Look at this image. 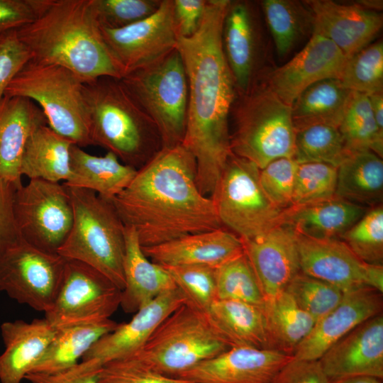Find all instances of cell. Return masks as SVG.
Here are the masks:
<instances>
[{"instance_id": "cell-1", "label": "cell", "mask_w": 383, "mask_h": 383, "mask_svg": "<svg viewBox=\"0 0 383 383\" xmlns=\"http://www.w3.org/2000/svg\"><path fill=\"white\" fill-rule=\"evenodd\" d=\"M228 0H207L196 32L178 38L176 48L189 87L187 125L182 145L196 162V182L211 197L232 154L230 113L238 92L222 46Z\"/></svg>"}, {"instance_id": "cell-2", "label": "cell", "mask_w": 383, "mask_h": 383, "mask_svg": "<svg viewBox=\"0 0 383 383\" xmlns=\"http://www.w3.org/2000/svg\"><path fill=\"white\" fill-rule=\"evenodd\" d=\"M141 247L221 228L215 204L196 182V162L182 145L161 148L111 200Z\"/></svg>"}, {"instance_id": "cell-3", "label": "cell", "mask_w": 383, "mask_h": 383, "mask_svg": "<svg viewBox=\"0 0 383 383\" xmlns=\"http://www.w3.org/2000/svg\"><path fill=\"white\" fill-rule=\"evenodd\" d=\"M16 32L32 60L66 68L84 82L125 74L104 40L90 0H50Z\"/></svg>"}, {"instance_id": "cell-4", "label": "cell", "mask_w": 383, "mask_h": 383, "mask_svg": "<svg viewBox=\"0 0 383 383\" xmlns=\"http://www.w3.org/2000/svg\"><path fill=\"white\" fill-rule=\"evenodd\" d=\"M84 89L94 145L134 168L141 167L162 148L157 127L121 79L99 77L84 82Z\"/></svg>"}, {"instance_id": "cell-5", "label": "cell", "mask_w": 383, "mask_h": 383, "mask_svg": "<svg viewBox=\"0 0 383 383\" xmlns=\"http://www.w3.org/2000/svg\"><path fill=\"white\" fill-rule=\"evenodd\" d=\"M233 154L260 170L282 157H294L296 132L291 106L282 101L256 75L243 94H237L230 117Z\"/></svg>"}, {"instance_id": "cell-6", "label": "cell", "mask_w": 383, "mask_h": 383, "mask_svg": "<svg viewBox=\"0 0 383 383\" xmlns=\"http://www.w3.org/2000/svg\"><path fill=\"white\" fill-rule=\"evenodd\" d=\"M67 188L72 202L74 220L57 254L89 265L123 291L124 224L111 201L89 190Z\"/></svg>"}, {"instance_id": "cell-7", "label": "cell", "mask_w": 383, "mask_h": 383, "mask_svg": "<svg viewBox=\"0 0 383 383\" xmlns=\"http://www.w3.org/2000/svg\"><path fill=\"white\" fill-rule=\"evenodd\" d=\"M84 82L66 68L30 60L10 83L4 96L33 101L50 128L84 148L94 145Z\"/></svg>"}, {"instance_id": "cell-8", "label": "cell", "mask_w": 383, "mask_h": 383, "mask_svg": "<svg viewBox=\"0 0 383 383\" xmlns=\"http://www.w3.org/2000/svg\"><path fill=\"white\" fill-rule=\"evenodd\" d=\"M208 314L184 304L133 353L156 371L177 377L231 348Z\"/></svg>"}, {"instance_id": "cell-9", "label": "cell", "mask_w": 383, "mask_h": 383, "mask_svg": "<svg viewBox=\"0 0 383 383\" xmlns=\"http://www.w3.org/2000/svg\"><path fill=\"white\" fill-rule=\"evenodd\" d=\"M121 81L157 127L162 148L182 144L189 87L177 49L152 64L126 74Z\"/></svg>"}, {"instance_id": "cell-10", "label": "cell", "mask_w": 383, "mask_h": 383, "mask_svg": "<svg viewBox=\"0 0 383 383\" xmlns=\"http://www.w3.org/2000/svg\"><path fill=\"white\" fill-rule=\"evenodd\" d=\"M260 169L231 154L211 196L221 224L242 240H252L280 224L283 211L274 206L260 182Z\"/></svg>"}, {"instance_id": "cell-11", "label": "cell", "mask_w": 383, "mask_h": 383, "mask_svg": "<svg viewBox=\"0 0 383 383\" xmlns=\"http://www.w3.org/2000/svg\"><path fill=\"white\" fill-rule=\"evenodd\" d=\"M13 214L23 239L45 252L57 254L74 220L68 188L64 183L29 179L16 189Z\"/></svg>"}, {"instance_id": "cell-12", "label": "cell", "mask_w": 383, "mask_h": 383, "mask_svg": "<svg viewBox=\"0 0 383 383\" xmlns=\"http://www.w3.org/2000/svg\"><path fill=\"white\" fill-rule=\"evenodd\" d=\"M65 264L63 257L45 252L19 235L0 252V292L45 313L58 294Z\"/></svg>"}, {"instance_id": "cell-13", "label": "cell", "mask_w": 383, "mask_h": 383, "mask_svg": "<svg viewBox=\"0 0 383 383\" xmlns=\"http://www.w3.org/2000/svg\"><path fill=\"white\" fill-rule=\"evenodd\" d=\"M121 292L89 265L65 258L58 294L45 318L55 328L110 318L120 306Z\"/></svg>"}, {"instance_id": "cell-14", "label": "cell", "mask_w": 383, "mask_h": 383, "mask_svg": "<svg viewBox=\"0 0 383 383\" xmlns=\"http://www.w3.org/2000/svg\"><path fill=\"white\" fill-rule=\"evenodd\" d=\"M100 30L125 74L145 67L176 48L174 0H162L155 12L128 26L118 29L100 26Z\"/></svg>"}, {"instance_id": "cell-15", "label": "cell", "mask_w": 383, "mask_h": 383, "mask_svg": "<svg viewBox=\"0 0 383 383\" xmlns=\"http://www.w3.org/2000/svg\"><path fill=\"white\" fill-rule=\"evenodd\" d=\"M347 57L329 39L312 34L304 48L284 65L257 76L282 101L290 106L307 87L341 76Z\"/></svg>"}, {"instance_id": "cell-16", "label": "cell", "mask_w": 383, "mask_h": 383, "mask_svg": "<svg viewBox=\"0 0 383 383\" xmlns=\"http://www.w3.org/2000/svg\"><path fill=\"white\" fill-rule=\"evenodd\" d=\"M292 357L274 350L233 347L177 377L195 383H272Z\"/></svg>"}, {"instance_id": "cell-17", "label": "cell", "mask_w": 383, "mask_h": 383, "mask_svg": "<svg viewBox=\"0 0 383 383\" xmlns=\"http://www.w3.org/2000/svg\"><path fill=\"white\" fill-rule=\"evenodd\" d=\"M304 2L313 16L312 34L329 39L347 58L370 45L382 27V15L360 3Z\"/></svg>"}, {"instance_id": "cell-18", "label": "cell", "mask_w": 383, "mask_h": 383, "mask_svg": "<svg viewBox=\"0 0 383 383\" xmlns=\"http://www.w3.org/2000/svg\"><path fill=\"white\" fill-rule=\"evenodd\" d=\"M330 382L369 376L383 379V316L362 323L318 360Z\"/></svg>"}, {"instance_id": "cell-19", "label": "cell", "mask_w": 383, "mask_h": 383, "mask_svg": "<svg viewBox=\"0 0 383 383\" xmlns=\"http://www.w3.org/2000/svg\"><path fill=\"white\" fill-rule=\"evenodd\" d=\"M382 294L363 287L343 294L338 305L316 322L293 357L318 360L333 345L367 320L382 313Z\"/></svg>"}, {"instance_id": "cell-20", "label": "cell", "mask_w": 383, "mask_h": 383, "mask_svg": "<svg viewBox=\"0 0 383 383\" xmlns=\"http://www.w3.org/2000/svg\"><path fill=\"white\" fill-rule=\"evenodd\" d=\"M185 303L177 287L160 294L136 311L131 321L118 323L112 331L99 339L82 360L93 359L104 365L136 353L162 321Z\"/></svg>"}, {"instance_id": "cell-21", "label": "cell", "mask_w": 383, "mask_h": 383, "mask_svg": "<svg viewBox=\"0 0 383 383\" xmlns=\"http://www.w3.org/2000/svg\"><path fill=\"white\" fill-rule=\"evenodd\" d=\"M265 298L284 292L300 270L295 232L279 224L252 240H242Z\"/></svg>"}, {"instance_id": "cell-22", "label": "cell", "mask_w": 383, "mask_h": 383, "mask_svg": "<svg viewBox=\"0 0 383 383\" xmlns=\"http://www.w3.org/2000/svg\"><path fill=\"white\" fill-rule=\"evenodd\" d=\"M301 272L331 284L343 293L367 286L369 264L339 239H316L295 233Z\"/></svg>"}, {"instance_id": "cell-23", "label": "cell", "mask_w": 383, "mask_h": 383, "mask_svg": "<svg viewBox=\"0 0 383 383\" xmlns=\"http://www.w3.org/2000/svg\"><path fill=\"white\" fill-rule=\"evenodd\" d=\"M222 46L238 94L247 91L258 73L260 38L251 4L230 1L222 28Z\"/></svg>"}, {"instance_id": "cell-24", "label": "cell", "mask_w": 383, "mask_h": 383, "mask_svg": "<svg viewBox=\"0 0 383 383\" xmlns=\"http://www.w3.org/2000/svg\"><path fill=\"white\" fill-rule=\"evenodd\" d=\"M141 248L148 259L161 266L199 265L215 269L244 252L240 238L222 228Z\"/></svg>"}, {"instance_id": "cell-25", "label": "cell", "mask_w": 383, "mask_h": 383, "mask_svg": "<svg viewBox=\"0 0 383 383\" xmlns=\"http://www.w3.org/2000/svg\"><path fill=\"white\" fill-rule=\"evenodd\" d=\"M44 124L46 118L33 101L18 96L0 101V179L16 187L22 184L20 167L26 144Z\"/></svg>"}, {"instance_id": "cell-26", "label": "cell", "mask_w": 383, "mask_h": 383, "mask_svg": "<svg viewBox=\"0 0 383 383\" xmlns=\"http://www.w3.org/2000/svg\"><path fill=\"white\" fill-rule=\"evenodd\" d=\"M0 330L5 346L0 355V383H21L45 353L57 329L43 318L6 321Z\"/></svg>"}, {"instance_id": "cell-27", "label": "cell", "mask_w": 383, "mask_h": 383, "mask_svg": "<svg viewBox=\"0 0 383 383\" xmlns=\"http://www.w3.org/2000/svg\"><path fill=\"white\" fill-rule=\"evenodd\" d=\"M124 289L120 306L135 313L160 294L177 287L169 272L144 254L133 228L125 226Z\"/></svg>"}, {"instance_id": "cell-28", "label": "cell", "mask_w": 383, "mask_h": 383, "mask_svg": "<svg viewBox=\"0 0 383 383\" xmlns=\"http://www.w3.org/2000/svg\"><path fill=\"white\" fill-rule=\"evenodd\" d=\"M366 207L337 196L309 204L290 206L282 213L280 224L316 239H340L367 212Z\"/></svg>"}, {"instance_id": "cell-29", "label": "cell", "mask_w": 383, "mask_h": 383, "mask_svg": "<svg viewBox=\"0 0 383 383\" xmlns=\"http://www.w3.org/2000/svg\"><path fill=\"white\" fill-rule=\"evenodd\" d=\"M136 172L137 169L121 162L113 152L96 156L73 144L70 149V174L64 184L94 192L111 201L128 186Z\"/></svg>"}, {"instance_id": "cell-30", "label": "cell", "mask_w": 383, "mask_h": 383, "mask_svg": "<svg viewBox=\"0 0 383 383\" xmlns=\"http://www.w3.org/2000/svg\"><path fill=\"white\" fill-rule=\"evenodd\" d=\"M73 144L48 124L39 126L26 144L21 175L29 179L66 182L70 174V149Z\"/></svg>"}, {"instance_id": "cell-31", "label": "cell", "mask_w": 383, "mask_h": 383, "mask_svg": "<svg viewBox=\"0 0 383 383\" xmlns=\"http://www.w3.org/2000/svg\"><path fill=\"white\" fill-rule=\"evenodd\" d=\"M208 316L232 348L271 350L262 307L218 299L211 305Z\"/></svg>"}, {"instance_id": "cell-32", "label": "cell", "mask_w": 383, "mask_h": 383, "mask_svg": "<svg viewBox=\"0 0 383 383\" xmlns=\"http://www.w3.org/2000/svg\"><path fill=\"white\" fill-rule=\"evenodd\" d=\"M351 91L339 79H326L304 89L291 105L295 132L325 125L338 128Z\"/></svg>"}, {"instance_id": "cell-33", "label": "cell", "mask_w": 383, "mask_h": 383, "mask_svg": "<svg viewBox=\"0 0 383 383\" xmlns=\"http://www.w3.org/2000/svg\"><path fill=\"white\" fill-rule=\"evenodd\" d=\"M335 196L361 205L375 206L383 196V161L370 150L348 152L338 167Z\"/></svg>"}, {"instance_id": "cell-34", "label": "cell", "mask_w": 383, "mask_h": 383, "mask_svg": "<svg viewBox=\"0 0 383 383\" xmlns=\"http://www.w3.org/2000/svg\"><path fill=\"white\" fill-rule=\"evenodd\" d=\"M117 325V322L108 318L56 328L45 353L30 372L52 374L72 367L99 339Z\"/></svg>"}, {"instance_id": "cell-35", "label": "cell", "mask_w": 383, "mask_h": 383, "mask_svg": "<svg viewBox=\"0 0 383 383\" xmlns=\"http://www.w3.org/2000/svg\"><path fill=\"white\" fill-rule=\"evenodd\" d=\"M262 310L270 349L293 356L316 321L286 291L266 301Z\"/></svg>"}, {"instance_id": "cell-36", "label": "cell", "mask_w": 383, "mask_h": 383, "mask_svg": "<svg viewBox=\"0 0 383 383\" xmlns=\"http://www.w3.org/2000/svg\"><path fill=\"white\" fill-rule=\"evenodd\" d=\"M261 6L280 57L287 56L309 30L313 31V16L304 3L294 0H264Z\"/></svg>"}, {"instance_id": "cell-37", "label": "cell", "mask_w": 383, "mask_h": 383, "mask_svg": "<svg viewBox=\"0 0 383 383\" xmlns=\"http://www.w3.org/2000/svg\"><path fill=\"white\" fill-rule=\"evenodd\" d=\"M338 130L348 152L370 150L382 158L383 133L377 126L368 95L351 91Z\"/></svg>"}, {"instance_id": "cell-38", "label": "cell", "mask_w": 383, "mask_h": 383, "mask_svg": "<svg viewBox=\"0 0 383 383\" xmlns=\"http://www.w3.org/2000/svg\"><path fill=\"white\" fill-rule=\"evenodd\" d=\"M216 298L263 307L265 298L245 251L215 269Z\"/></svg>"}, {"instance_id": "cell-39", "label": "cell", "mask_w": 383, "mask_h": 383, "mask_svg": "<svg viewBox=\"0 0 383 383\" xmlns=\"http://www.w3.org/2000/svg\"><path fill=\"white\" fill-rule=\"evenodd\" d=\"M348 154L337 128L316 125L296 132L294 158L298 163L319 162L338 168Z\"/></svg>"}, {"instance_id": "cell-40", "label": "cell", "mask_w": 383, "mask_h": 383, "mask_svg": "<svg viewBox=\"0 0 383 383\" xmlns=\"http://www.w3.org/2000/svg\"><path fill=\"white\" fill-rule=\"evenodd\" d=\"M340 80L350 91L370 95L383 90V43H370L347 58Z\"/></svg>"}, {"instance_id": "cell-41", "label": "cell", "mask_w": 383, "mask_h": 383, "mask_svg": "<svg viewBox=\"0 0 383 383\" xmlns=\"http://www.w3.org/2000/svg\"><path fill=\"white\" fill-rule=\"evenodd\" d=\"M363 262L382 265L383 208L373 206L340 239Z\"/></svg>"}, {"instance_id": "cell-42", "label": "cell", "mask_w": 383, "mask_h": 383, "mask_svg": "<svg viewBox=\"0 0 383 383\" xmlns=\"http://www.w3.org/2000/svg\"><path fill=\"white\" fill-rule=\"evenodd\" d=\"M186 299V304L208 314L216 298L215 268L206 265L162 266Z\"/></svg>"}, {"instance_id": "cell-43", "label": "cell", "mask_w": 383, "mask_h": 383, "mask_svg": "<svg viewBox=\"0 0 383 383\" xmlns=\"http://www.w3.org/2000/svg\"><path fill=\"white\" fill-rule=\"evenodd\" d=\"M284 291L316 322L335 308L344 294L338 287L301 272L295 275Z\"/></svg>"}, {"instance_id": "cell-44", "label": "cell", "mask_w": 383, "mask_h": 383, "mask_svg": "<svg viewBox=\"0 0 383 383\" xmlns=\"http://www.w3.org/2000/svg\"><path fill=\"white\" fill-rule=\"evenodd\" d=\"M337 172V167L324 163H299L291 206L309 204L334 196Z\"/></svg>"}, {"instance_id": "cell-45", "label": "cell", "mask_w": 383, "mask_h": 383, "mask_svg": "<svg viewBox=\"0 0 383 383\" xmlns=\"http://www.w3.org/2000/svg\"><path fill=\"white\" fill-rule=\"evenodd\" d=\"M162 0H90L100 26L118 29L152 14Z\"/></svg>"}, {"instance_id": "cell-46", "label": "cell", "mask_w": 383, "mask_h": 383, "mask_svg": "<svg viewBox=\"0 0 383 383\" xmlns=\"http://www.w3.org/2000/svg\"><path fill=\"white\" fill-rule=\"evenodd\" d=\"M96 383H195L162 374L135 354L102 365Z\"/></svg>"}, {"instance_id": "cell-47", "label": "cell", "mask_w": 383, "mask_h": 383, "mask_svg": "<svg viewBox=\"0 0 383 383\" xmlns=\"http://www.w3.org/2000/svg\"><path fill=\"white\" fill-rule=\"evenodd\" d=\"M298 165L294 157H282L260 170V182L265 194L281 211L292 206Z\"/></svg>"}, {"instance_id": "cell-48", "label": "cell", "mask_w": 383, "mask_h": 383, "mask_svg": "<svg viewBox=\"0 0 383 383\" xmlns=\"http://www.w3.org/2000/svg\"><path fill=\"white\" fill-rule=\"evenodd\" d=\"M30 60V52L16 30L7 31L0 40V101L10 83Z\"/></svg>"}, {"instance_id": "cell-49", "label": "cell", "mask_w": 383, "mask_h": 383, "mask_svg": "<svg viewBox=\"0 0 383 383\" xmlns=\"http://www.w3.org/2000/svg\"><path fill=\"white\" fill-rule=\"evenodd\" d=\"M50 0H0V32L17 30L33 22Z\"/></svg>"}, {"instance_id": "cell-50", "label": "cell", "mask_w": 383, "mask_h": 383, "mask_svg": "<svg viewBox=\"0 0 383 383\" xmlns=\"http://www.w3.org/2000/svg\"><path fill=\"white\" fill-rule=\"evenodd\" d=\"M101 367L95 360H82L56 373L28 372L25 379L30 383H96Z\"/></svg>"}, {"instance_id": "cell-51", "label": "cell", "mask_w": 383, "mask_h": 383, "mask_svg": "<svg viewBox=\"0 0 383 383\" xmlns=\"http://www.w3.org/2000/svg\"><path fill=\"white\" fill-rule=\"evenodd\" d=\"M272 383H330V381L318 360H304L293 357Z\"/></svg>"}, {"instance_id": "cell-52", "label": "cell", "mask_w": 383, "mask_h": 383, "mask_svg": "<svg viewBox=\"0 0 383 383\" xmlns=\"http://www.w3.org/2000/svg\"><path fill=\"white\" fill-rule=\"evenodd\" d=\"M207 0H174V18L178 38H189L198 30Z\"/></svg>"}, {"instance_id": "cell-53", "label": "cell", "mask_w": 383, "mask_h": 383, "mask_svg": "<svg viewBox=\"0 0 383 383\" xmlns=\"http://www.w3.org/2000/svg\"><path fill=\"white\" fill-rule=\"evenodd\" d=\"M17 188L0 179V252L20 235L13 214V199Z\"/></svg>"}, {"instance_id": "cell-54", "label": "cell", "mask_w": 383, "mask_h": 383, "mask_svg": "<svg viewBox=\"0 0 383 383\" xmlns=\"http://www.w3.org/2000/svg\"><path fill=\"white\" fill-rule=\"evenodd\" d=\"M372 111L379 130L383 133V93L368 95Z\"/></svg>"}, {"instance_id": "cell-55", "label": "cell", "mask_w": 383, "mask_h": 383, "mask_svg": "<svg viewBox=\"0 0 383 383\" xmlns=\"http://www.w3.org/2000/svg\"><path fill=\"white\" fill-rule=\"evenodd\" d=\"M381 380L374 377L357 376L330 382V383H382Z\"/></svg>"}, {"instance_id": "cell-56", "label": "cell", "mask_w": 383, "mask_h": 383, "mask_svg": "<svg viewBox=\"0 0 383 383\" xmlns=\"http://www.w3.org/2000/svg\"><path fill=\"white\" fill-rule=\"evenodd\" d=\"M6 32H0V40L3 38V36L4 35V34L6 33Z\"/></svg>"}]
</instances>
